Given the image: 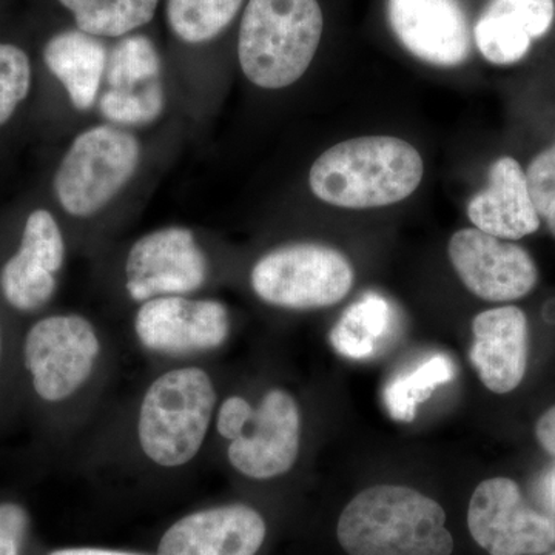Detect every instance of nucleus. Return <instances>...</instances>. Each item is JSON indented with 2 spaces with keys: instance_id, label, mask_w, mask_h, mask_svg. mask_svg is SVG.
<instances>
[{
  "instance_id": "obj_1",
  "label": "nucleus",
  "mask_w": 555,
  "mask_h": 555,
  "mask_svg": "<svg viewBox=\"0 0 555 555\" xmlns=\"http://www.w3.org/2000/svg\"><path fill=\"white\" fill-rule=\"evenodd\" d=\"M219 400L217 383L199 364L160 372L139 398L133 433L139 455L160 470L195 463L214 433Z\"/></svg>"
},
{
  "instance_id": "obj_2",
  "label": "nucleus",
  "mask_w": 555,
  "mask_h": 555,
  "mask_svg": "<svg viewBox=\"0 0 555 555\" xmlns=\"http://www.w3.org/2000/svg\"><path fill=\"white\" fill-rule=\"evenodd\" d=\"M425 164L396 137H360L326 150L310 167L309 188L323 203L352 210L392 206L422 184Z\"/></svg>"
},
{
  "instance_id": "obj_3",
  "label": "nucleus",
  "mask_w": 555,
  "mask_h": 555,
  "mask_svg": "<svg viewBox=\"0 0 555 555\" xmlns=\"http://www.w3.org/2000/svg\"><path fill=\"white\" fill-rule=\"evenodd\" d=\"M339 545L349 555H451L454 539L436 500L400 485L364 489L343 509Z\"/></svg>"
},
{
  "instance_id": "obj_4",
  "label": "nucleus",
  "mask_w": 555,
  "mask_h": 555,
  "mask_svg": "<svg viewBox=\"0 0 555 555\" xmlns=\"http://www.w3.org/2000/svg\"><path fill=\"white\" fill-rule=\"evenodd\" d=\"M214 433L228 444L225 459L235 473L248 480H273L297 465L301 409L283 387H272L257 404L233 393L219 400Z\"/></svg>"
},
{
  "instance_id": "obj_5",
  "label": "nucleus",
  "mask_w": 555,
  "mask_h": 555,
  "mask_svg": "<svg viewBox=\"0 0 555 555\" xmlns=\"http://www.w3.org/2000/svg\"><path fill=\"white\" fill-rule=\"evenodd\" d=\"M323 27L318 0H248L238 39L244 76L264 90L298 82L315 57Z\"/></svg>"
},
{
  "instance_id": "obj_6",
  "label": "nucleus",
  "mask_w": 555,
  "mask_h": 555,
  "mask_svg": "<svg viewBox=\"0 0 555 555\" xmlns=\"http://www.w3.org/2000/svg\"><path fill=\"white\" fill-rule=\"evenodd\" d=\"M104 353L101 332L79 313L40 318L25 335V369L36 396L49 404L86 396L100 375Z\"/></svg>"
},
{
  "instance_id": "obj_7",
  "label": "nucleus",
  "mask_w": 555,
  "mask_h": 555,
  "mask_svg": "<svg viewBox=\"0 0 555 555\" xmlns=\"http://www.w3.org/2000/svg\"><path fill=\"white\" fill-rule=\"evenodd\" d=\"M139 160L141 144L129 131L91 127L75 138L57 164L54 198L69 217H93L126 188Z\"/></svg>"
},
{
  "instance_id": "obj_8",
  "label": "nucleus",
  "mask_w": 555,
  "mask_h": 555,
  "mask_svg": "<svg viewBox=\"0 0 555 555\" xmlns=\"http://www.w3.org/2000/svg\"><path fill=\"white\" fill-rule=\"evenodd\" d=\"M356 270L337 248L294 243L273 248L255 262L250 286L266 305L315 310L338 305L352 291Z\"/></svg>"
},
{
  "instance_id": "obj_9",
  "label": "nucleus",
  "mask_w": 555,
  "mask_h": 555,
  "mask_svg": "<svg viewBox=\"0 0 555 555\" xmlns=\"http://www.w3.org/2000/svg\"><path fill=\"white\" fill-rule=\"evenodd\" d=\"M133 332L150 356L189 360L224 347L232 334V317L219 299L159 297L139 305Z\"/></svg>"
},
{
  "instance_id": "obj_10",
  "label": "nucleus",
  "mask_w": 555,
  "mask_h": 555,
  "mask_svg": "<svg viewBox=\"0 0 555 555\" xmlns=\"http://www.w3.org/2000/svg\"><path fill=\"white\" fill-rule=\"evenodd\" d=\"M126 292L131 301L196 294L210 278V261L195 233L188 228H164L141 236L130 247Z\"/></svg>"
},
{
  "instance_id": "obj_11",
  "label": "nucleus",
  "mask_w": 555,
  "mask_h": 555,
  "mask_svg": "<svg viewBox=\"0 0 555 555\" xmlns=\"http://www.w3.org/2000/svg\"><path fill=\"white\" fill-rule=\"evenodd\" d=\"M467 528L489 555H543L555 546V521L525 502L506 477L481 481L470 496Z\"/></svg>"
},
{
  "instance_id": "obj_12",
  "label": "nucleus",
  "mask_w": 555,
  "mask_h": 555,
  "mask_svg": "<svg viewBox=\"0 0 555 555\" xmlns=\"http://www.w3.org/2000/svg\"><path fill=\"white\" fill-rule=\"evenodd\" d=\"M64 233L47 208H33L22 225L16 250L0 268V295L17 312L49 306L60 286L65 262Z\"/></svg>"
},
{
  "instance_id": "obj_13",
  "label": "nucleus",
  "mask_w": 555,
  "mask_h": 555,
  "mask_svg": "<svg viewBox=\"0 0 555 555\" xmlns=\"http://www.w3.org/2000/svg\"><path fill=\"white\" fill-rule=\"evenodd\" d=\"M448 255L463 286L483 301H516L531 294L539 281L534 259L524 247L476 228L455 232Z\"/></svg>"
},
{
  "instance_id": "obj_14",
  "label": "nucleus",
  "mask_w": 555,
  "mask_h": 555,
  "mask_svg": "<svg viewBox=\"0 0 555 555\" xmlns=\"http://www.w3.org/2000/svg\"><path fill=\"white\" fill-rule=\"evenodd\" d=\"M393 35L416 60L459 67L470 56V31L460 0H387Z\"/></svg>"
},
{
  "instance_id": "obj_15",
  "label": "nucleus",
  "mask_w": 555,
  "mask_h": 555,
  "mask_svg": "<svg viewBox=\"0 0 555 555\" xmlns=\"http://www.w3.org/2000/svg\"><path fill=\"white\" fill-rule=\"evenodd\" d=\"M266 535L264 517L251 506L206 507L175 521L156 555H257Z\"/></svg>"
},
{
  "instance_id": "obj_16",
  "label": "nucleus",
  "mask_w": 555,
  "mask_h": 555,
  "mask_svg": "<svg viewBox=\"0 0 555 555\" xmlns=\"http://www.w3.org/2000/svg\"><path fill=\"white\" fill-rule=\"evenodd\" d=\"M469 361L486 389L505 396L521 385L528 369L529 326L517 306L485 310L473 321Z\"/></svg>"
},
{
  "instance_id": "obj_17",
  "label": "nucleus",
  "mask_w": 555,
  "mask_h": 555,
  "mask_svg": "<svg viewBox=\"0 0 555 555\" xmlns=\"http://www.w3.org/2000/svg\"><path fill=\"white\" fill-rule=\"evenodd\" d=\"M467 218L474 228L506 241L525 238L540 229L542 217L517 159L502 156L492 164L488 185L467 204Z\"/></svg>"
},
{
  "instance_id": "obj_18",
  "label": "nucleus",
  "mask_w": 555,
  "mask_h": 555,
  "mask_svg": "<svg viewBox=\"0 0 555 555\" xmlns=\"http://www.w3.org/2000/svg\"><path fill=\"white\" fill-rule=\"evenodd\" d=\"M554 17V0H489L474 27L477 49L491 64H517Z\"/></svg>"
},
{
  "instance_id": "obj_19",
  "label": "nucleus",
  "mask_w": 555,
  "mask_h": 555,
  "mask_svg": "<svg viewBox=\"0 0 555 555\" xmlns=\"http://www.w3.org/2000/svg\"><path fill=\"white\" fill-rule=\"evenodd\" d=\"M42 60L73 107L87 112L96 104L108 60L100 38L80 30L57 33L43 47Z\"/></svg>"
},
{
  "instance_id": "obj_20",
  "label": "nucleus",
  "mask_w": 555,
  "mask_h": 555,
  "mask_svg": "<svg viewBox=\"0 0 555 555\" xmlns=\"http://www.w3.org/2000/svg\"><path fill=\"white\" fill-rule=\"evenodd\" d=\"M78 30L96 38H120L155 17L159 0H60Z\"/></svg>"
},
{
  "instance_id": "obj_21",
  "label": "nucleus",
  "mask_w": 555,
  "mask_h": 555,
  "mask_svg": "<svg viewBox=\"0 0 555 555\" xmlns=\"http://www.w3.org/2000/svg\"><path fill=\"white\" fill-rule=\"evenodd\" d=\"M390 324L392 309L389 302L379 295H364L343 313L341 320L332 331V345L341 356L353 360L371 357Z\"/></svg>"
},
{
  "instance_id": "obj_22",
  "label": "nucleus",
  "mask_w": 555,
  "mask_h": 555,
  "mask_svg": "<svg viewBox=\"0 0 555 555\" xmlns=\"http://www.w3.org/2000/svg\"><path fill=\"white\" fill-rule=\"evenodd\" d=\"M455 378V364L448 356L427 358L408 374L398 375L385 387L383 400L390 416L397 422H414L416 408L433 396L438 386Z\"/></svg>"
},
{
  "instance_id": "obj_23",
  "label": "nucleus",
  "mask_w": 555,
  "mask_h": 555,
  "mask_svg": "<svg viewBox=\"0 0 555 555\" xmlns=\"http://www.w3.org/2000/svg\"><path fill=\"white\" fill-rule=\"evenodd\" d=\"M243 3L244 0H169L167 21L179 39L203 43L221 35Z\"/></svg>"
},
{
  "instance_id": "obj_24",
  "label": "nucleus",
  "mask_w": 555,
  "mask_h": 555,
  "mask_svg": "<svg viewBox=\"0 0 555 555\" xmlns=\"http://www.w3.org/2000/svg\"><path fill=\"white\" fill-rule=\"evenodd\" d=\"M107 89H137L160 80V57L144 35L126 36L108 53Z\"/></svg>"
},
{
  "instance_id": "obj_25",
  "label": "nucleus",
  "mask_w": 555,
  "mask_h": 555,
  "mask_svg": "<svg viewBox=\"0 0 555 555\" xmlns=\"http://www.w3.org/2000/svg\"><path fill=\"white\" fill-rule=\"evenodd\" d=\"M100 112L113 126H147L163 115L166 93L163 82L137 89H107L100 96Z\"/></svg>"
},
{
  "instance_id": "obj_26",
  "label": "nucleus",
  "mask_w": 555,
  "mask_h": 555,
  "mask_svg": "<svg viewBox=\"0 0 555 555\" xmlns=\"http://www.w3.org/2000/svg\"><path fill=\"white\" fill-rule=\"evenodd\" d=\"M33 64L16 43L0 42V130L10 126L30 98Z\"/></svg>"
},
{
  "instance_id": "obj_27",
  "label": "nucleus",
  "mask_w": 555,
  "mask_h": 555,
  "mask_svg": "<svg viewBox=\"0 0 555 555\" xmlns=\"http://www.w3.org/2000/svg\"><path fill=\"white\" fill-rule=\"evenodd\" d=\"M525 171L537 211L546 218L555 208V142L539 153Z\"/></svg>"
},
{
  "instance_id": "obj_28",
  "label": "nucleus",
  "mask_w": 555,
  "mask_h": 555,
  "mask_svg": "<svg viewBox=\"0 0 555 555\" xmlns=\"http://www.w3.org/2000/svg\"><path fill=\"white\" fill-rule=\"evenodd\" d=\"M28 516L16 503L0 505V555H20L27 532Z\"/></svg>"
},
{
  "instance_id": "obj_29",
  "label": "nucleus",
  "mask_w": 555,
  "mask_h": 555,
  "mask_svg": "<svg viewBox=\"0 0 555 555\" xmlns=\"http://www.w3.org/2000/svg\"><path fill=\"white\" fill-rule=\"evenodd\" d=\"M535 437L540 447L555 459V404L540 416L535 425Z\"/></svg>"
},
{
  "instance_id": "obj_30",
  "label": "nucleus",
  "mask_w": 555,
  "mask_h": 555,
  "mask_svg": "<svg viewBox=\"0 0 555 555\" xmlns=\"http://www.w3.org/2000/svg\"><path fill=\"white\" fill-rule=\"evenodd\" d=\"M540 495L547 509L555 514V466L551 467L540 481Z\"/></svg>"
},
{
  "instance_id": "obj_31",
  "label": "nucleus",
  "mask_w": 555,
  "mask_h": 555,
  "mask_svg": "<svg viewBox=\"0 0 555 555\" xmlns=\"http://www.w3.org/2000/svg\"><path fill=\"white\" fill-rule=\"evenodd\" d=\"M49 555H142L137 553H127V551L104 550V547H64V550L53 551Z\"/></svg>"
},
{
  "instance_id": "obj_32",
  "label": "nucleus",
  "mask_w": 555,
  "mask_h": 555,
  "mask_svg": "<svg viewBox=\"0 0 555 555\" xmlns=\"http://www.w3.org/2000/svg\"><path fill=\"white\" fill-rule=\"evenodd\" d=\"M545 219H546L547 229H550V232L553 233V236L555 238V208L553 211H551L550 215H547V217Z\"/></svg>"
},
{
  "instance_id": "obj_33",
  "label": "nucleus",
  "mask_w": 555,
  "mask_h": 555,
  "mask_svg": "<svg viewBox=\"0 0 555 555\" xmlns=\"http://www.w3.org/2000/svg\"><path fill=\"white\" fill-rule=\"evenodd\" d=\"M0 358H2V327H0Z\"/></svg>"
},
{
  "instance_id": "obj_34",
  "label": "nucleus",
  "mask_w": 555,
  "mask_h": 555,
  "mask_svg": "<svg viewBox=\"0 0 555 555\" xmlns=\"http://www.w3.org/2000/svg\"><path fill=\"white\" fill-rule=\"evenodd\" d=\"M551 555H555V553L551 554Z\"/></svg>"
}]
</instances>
